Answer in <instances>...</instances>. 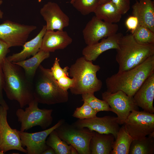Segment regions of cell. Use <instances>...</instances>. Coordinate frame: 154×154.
I'll use <instances>...</instances> for the list:
<instances>
[{"label": "cell", "mask_w": 154, "mask_h": 154, "mask_svg": "<svg viewBox=\"0 0 154 154\" xmlns=\"http://www.w3.org/2000/svg\"><path fill=\"white\" fill-rule=\"evenodd\" d=\"M4 90L8 98L17 101L21 108L34 99L32 83L27 78L20 66L6 58L1 64Z\"/></svg>", "instance_id": "6da1fadb"}, {"label": "cell", "mask_w": 154, "mask_h": 154, "mask_svg": "<svg viewBox=\"0 0 154 154\" xmlns=\"http://www.w3.org/2000/svg\"><path fill=\"white\" fill-rule=\"evenodd\" d=\"M154 72V55L129 70L118 72L107 78V91L114 93L121 90L133 97L146 79Z\"/></svg>", "instance_id": "7a4b0ae2"}, {"label": "cell", "mask_w": 154, "mask_h": 154, "mask_svg": "<svg viewBox=\"0 0 154 154\" xmlns=\"http://www.w3.org/2000/svg\"><path fill=\"white\" fill-rule=\"evenodd\" d=\"M32 84L34 99L38 103L53 105L65 103L68 100V91L59 86L50 69L41 64L36 72Z\"/></svg>", "instance_id": "3957f363"}, {"label": "cell", "mask_w": 154, "mask_h": 154, "mask_svg": "<svg viewBox=\"0 0 154 154\" xmlns=\"http://www.w3.org/2000/svg\"><path fill=\"white\" fill-rule=\"evenodd\" d=\"M119 46L116 56L119 65L118 72L131 69L154 55V44L139 43L131 33L122 37Z\"/></svg>", "instance_id": "277c9868"}, {"label": "cell", "mask_w": 154, "mask_h": 154, "mask_svg": "<svg viewBox=\"0 0 154 154\" xmlns=\"http://www.w3.org/2000/svg\"><path fill=\"white\" fill-rule=\"evenodd\" d=\"M100 69L99 65L94 64L84 56L77 59L69 68V74L74 80L73 86L70 89L71 93L82 95L99 91L102 83L96 74Z\"/></svg>", "instance_id": "5b68a950"}, {"label": "cell", "mask_w": 154, "mask_h": 154, "mask_svg": "<svg viewBox=\"0 0 154 154\" xmlns=\"http://www.w3.org/2000/svg\"><path fill=\"white\" fill-rule=\"evenodd\" d=\"M38 104L34 99L25 110L21 108L17 110L16 114L18 121L21 123L20 131H24L37 126L45 129L52 124V110L40 109L38 106Z\"/></svg>", "instance_id": "8992f818"}, {"label": "cell", "mask_w": 154, "mask_h": 154, "mask_svg": "<svg viewBox=\"0 0 154 154\" xmlns=\"http://www.w3.org/2000/svg\"><path fill=\"white\" fill-rule=\"evenodd\" d=\"M55 130L59 137L74 147L78 154H91L89 145L94 131L78 127L73 124H66L64 122Z\"/></svg>", "instance_id": "52a82bcc"}, {"label": "cell", "mask_w": 154, "mask_h": 154, "mask_svg": "<svg viewBox=\"0 0 154 154\" xmlns=\"http://www.w3.org/2000/svg\"><path fill=\"white\" fill-rule=\"evenodd\" d=\"M133 139H140L154 133V114L133 110L123 124Z\"/></svg>", "instance_id": "ba28073f"}, {"label": "cell", "mask_w": 154, "mask_h": 154, "mask_svg": "<svg viewBox=\"0 0 154 154\" xmlns=\"http://www.w3.org/2000/svg\"><path fill=\"white\" fill-rule=\"evenodd\" d=\"M102 97L110 106L112 112L117 114L119 125L124 124L132 111H139L133 97L128 96L122 91L119 90L114 93L106 91L102 93Z\"/></svg>", "instance_id": "9c48e42d"}, {"label": "cell", "mask_w": 154, "mask_h": 154, "mask_svg": "<svg viewBox=\"0 0 154 154\" xmlns=\"http://www.w3.org/2000/svg\"><path fill=\"white\" fill-rule=\"evenodd\" d=\"M36 26L21 24L6 20L0 24V39L9 47L23 46Z\"/></svg>", "instance_id": "30bf717a"}, {"label": "cell", "mask_w": 154, "mask_h": 154, "mask_svg": "<svg viewBox=\"0 0 154 154\" xmlns=\"http://www.w3.org/2000/svg\"><path fill=\"white\" fill-rule=\"evenodd\" d=\"M7 111L0 106V154L12 150L27 153L22 146L19 131L12 128L7 122Z\"/></svg>", "instance_id": "8fae6325"}, {"label": "cell", "mask_w": 154, "mask_h": 154, "mask_svg": "<svg viewBox=\"0 0 154 154\" xmlns=\"http://www.w3.org/2000/svg\"><path fill=\"white\" fill-rule=\"evenodd\" d=\"M118 29L116 24L106 22L95 16L87 23L83 30L84 38L87 45L92 44L115 34Z\"/></svg>", "instance_id": "7c38bea8"}, {"label": "cell", "mask_w": 154, "mask_h": 154, "mask_svg": "<svg viewBox=\"0 0 154 154\" xmlns=\"http://www.w3.org/2000/svg\"><path fill=\"white\" fill-rule=\"evenodd\" d=\"M64 122L63 119H60L52 127L41 131L29 133L19 131L22 146L26 147L27 154H42L49 147L46 143L47 137L52 131Z\"/></svg>", "instance_id": "4fadbf2b"}, {"label": "cell", "mask_w": 154, "mask_h": 154, "mask_svg": "<svg viewBox=\"0 0 154 154\" xmlns=\"http://www.w3.org/2000/svg\"><path fill=\"white\" fill-rule=\"evenodd\" d=\"M73 124L80 128H86L99 133L112 134L115 139L120 129L117 117L106 116L88 119H78Z\"/></svg>", "instance_id": "5bb4252c"}, {"label": "cell", "mask_w": 154, "mask_h": 154, "mask_svg": "<svg viewBox=\"0 0 154 154\" xmlns=\"http://www.w3.org/2000/svg\"><path fill=\"white\" fill-rule=\"evenodd\" d=\"M40 13L46 22L47 31H63L69 25V17L56 3L47 2L40 9Z\"/></svg>", "instance_id": "9a60e30c"}, {"label": "cell", "mask_w": 154, "mask_h": 154, "mask_svg": "<svg viewBox=\"0 0 154 154\" xmlns=\"http://www.w3.org/2000/svg\"><path fill=\"white\" fill-rule=\"evenodd\" d=\"M123 36L121 33L102 39L100 42L87 45L82 51L83 56L87 60L94 61L103 52L111 49H118L120 40Z\"/></svg>", "instance_id": "2e32d148"}, {"label": "cell", "mask_w": 154, "mask_h": 154, "mask_svg": "<svg viewBox=\"0 0 154 154\" xmlns=\"http://www.w3.org/2000/svg\"><path fill=\"white\" fill-rule=\"evenodd\" d=\"M134 101L144 111L154 112V72L145 81L133 97Z\"/></svg>", "instance_id": "e0dca14e"}, {"label": "cell", "mask_w": 154, "mask_h": 154, "mask_svg": "<svg viewBox=\"0 0 154 154\" xmlns=\"http://www.w3.org/2000/svg\"><path fill=\"white\" fill-rule=\"evenodd\" d=\"M72 41V39L66 31L46 30L40 50L50 53L54 52L56 50L64 49Z\"/></svg>", "instance_id": "ac0fdd59"}, {"label": "cell", "mask_w": 154, "mask_h": 154, "mask_svg": "<svg viewBox=\"0 0 154 154\" xmlns=\"http://www.w3.org/2000/svg\"><path fill=\"white\" fill-rule=\"evenodd\" d=\"M132 15L137 17L139 25L145 26L154 33V2L152 0H139L132 6Z\"/></svg>", "instance_id": "d6986e66"}, {"label": "cell", "mask_w": 154, "mask_h": 154, "mask_svg": "<svg viewBox=\"0 0 154 154\" xmlns=\"http://www.w3.org/2000/svg\"><path fill=\"white\" fill-rule=\"evenodd\" d=\"M46 31V25H45L35 37L25 43L21 52L6 57L7 58L14 63L25 60L31 56L35 55L40 50L43 37Z\"/></svg>", "instance_id": "ffe728a7"}, {"label": "cell", "mask_w": 154, "mask_h": 154, "mask_svg": "<svg viewBox=\"0 0 154 154\" xmlns=\"http://www.w3.org/2000/svg\"><path fill=\"white\" fill-rule=\"evenodd\" d=\"M115 139L112 134L100 133L94 131L89 145L90 153L110 154Z\"/></svg>", "instance_id": "44dd1931"}, {"label": "cell", "mask_w": 154, "mask_h": 154, "mask_svg": "<svg viewBox=\"0 0 154 154\" xmlns=\"http://www.w3.org/2000/svg\"><path fill=\"white\" fill-rule=\"evenodd\" d=\"M50 56V53L40 50L31 58L16 62H13L23 70L28 80L32 83L36 72L41 63Z\"/></svg>", "instance_id": "7402d4cb"}, {"label": "cell", "mask_w": 154, "mask_h": 154, "mask_svg": "<svg viewBox=\"0 0 154 154\" xmlns=\"http://www.w3.org/2000/svg\"><path fill=\"white\" fill-rule=\"evenodd\" d=\"M94 13L97 18L110 23L119 22L122 17L121 14L111 0L99 4Z\"/></svg>", "instance_id": "603a6c76"}, {"label": "cell", "mask_w": 154, "mask_h": 154, "mask_svg": "<svg viewBox=\"0 0 154 154\" xmlns=\"http://www.w3.org/2000/svg\"><path fill=\"white\" fill-rule=\"evenodd\" d=\"M133 140L123 124L120 128L110 154H129Z\"/></svg>", "instance_id": "cb8c5ba5"}, {"label": "cell", "mask_w": 154, "mask_h": 154, "mask_svg": "<svg viewBox=\"0 0 154 154\" xmlns=\"http://www.w3.org/2000/svg\"><path fill=\"white\" fill-rule=\"evenodd\" d=\"M154 153V133L140 139H133L129 149V154H153Z\"/></svg>", "instance_id": "d4e9b609"}, {"label": "cell", "mask_w": 154, "mask_h": 154, "mask_svg": "<svg viewBox=\"0 0 154 154\" xmlns=\"http://www.w3.org/2000/svg\"><path fill=\"white\" fill-rule=\"evenodd\" d=\"M46 140V143L52 148L56 154H70V145H68L58 136L55 130L52 131Z\"/></svg>", "instance_id": "484cf974"}, {"label": "cell", "mask_w": 154, "mask_h": 154, "mask_svg": "<svg viewBox=\"0 0 154 154\" xmlns=\"http://www.w3.org/2000/svg\"><path fill=\"white\" fill-rule=\"evenodd\" d=\"M82 100L87 103L96 112L101 111H110L112 110L107 103L104 100L96 98L94 93H88L82 95Z\"/></svg>", "instance_id": "4316f807"}, {"label": "cell", "mask_w": 154, "mask_h": 154, "mask_svg": "<svg viewBox=\"0 0 154 154\" xmlns=\"http://www.w3.org/2000/svg\"><path fill=\"white\" fill-rule=\"evenodd\" d=\"M132 35L139 43L154 44V33L145 26L139 25Z\"/></svg>", "instance_id": "83f0119b"}, {"label": "cell", "mask_w": 154, "mask_h": 154, "mask_svg": "<svg viewBox=\"0 0 154 154\" xmlns=\"http://www.w3.org/2000/svg\"><path fill=\"white\" fill-rule=\"evenodd\" d=\"M72 4L82 15H85L94 13L99 3L98 0H75Z\"/></svg>", "instance_id": "f1b7e54d"}, {"label": "cell", "mask_w": 154, "mask_h": 154, "mask_svg": "<svg viewBox=\"0 0 154 154\" xmlns=\"http://www.w3.org/2000/svg\"><path fill=\"white\" fill-rule=\"evenodd\" d=\"M82 105L76 108L72 116L79 119H88L96 116L97 113L86 102H84Z\"/></svg>", "instance_id": "f546056e"}, {"label": "cell", "mask_w": 154, "mask_h": 154, "mask_svg": "<svg viewBox=\"0 0 154 154\" xmlns=\"http://www.w3.org/2000/svg\"><path fill=\"white\" fill-rule=\"evenodd\" d=\"M60 60L58 58H55L52 66L50 69L53 76L57 82L64 79L69 77V67L66 66L62 68L60 64Z\"/></svg>", "instance_id": "4dcf8cb0"}, {"label": "cell", "mask_w": 154, "mask_h": 154, "mask_svg": "<svg viewBox=\"0 0 154 154\" xmlns=\"http://www.w3.org/2000/svg\"><path fill=\"white\" fill-rule=\"evenodd\" d=\"M118 10L123 15L125 14L130 8V0H110Z\"/></svg>", "instance_id": "1f68e13d"}, {"label": "cell", "mask_w": 154, "mask_h": 154, "mask_svg": "<svg viewBox=\"0 0 154 154\" xmlns=\"http://www.w3.org/2000/svg\"><path fill=\"white\" fill-rule=\"evenodd\" d=\"M125 24L127 29L133 34L139 26L138 19L134 15L130 16L126 20Z\"/></svg>", "instance_id": "d6a6232c"}, {"label": "cell", "mask_w": 154, "mask_h": 154, "mask_svg": "<svg viewBox=\"0 0 154 154\" xmlns=\"http://www.w3.org/2000/svg\"><path fill=\"white\" fill-rule=\"evenodd\" d=\"M3 77L1 64H0V104L4 108L8 110L9 107L5 101L3 95Z\"/></svg>", "instance_id": "836d02e7"}, {"label": "cell", "mask_w": 154, "mask_h": 154, "mask_svg": "<svg viewBox=\"0 0 154 154\" xmlns=\"http://www.w3.org/2000/svg\"><path fill=\"white\" fill-rule=\"evenodd\" d=\"M9 48L6 43L0 39V64H1L6 58V56L9 52Z\"/></svg>", "instance_id": "e575fe53"}, {"label": "cell", "mask_w": 154, "mask_h": 154, "mask_svg": "<svg viewBox=\"0 0 154 154\" xmlns=\"http://www.w3.org/2000/svg\"><path fill=\"white\" fill-rule=\"evenodd\" d=\"M55 152L53 149L50 147L45 150L42 154H55Z\"/></svg>", "instance_id": "d590c367"}, {"label": "cell", "mask_w": 154, "mask_h": 154, "mask_svg": "<svg viewBox=\"0 0 154 154\" xmlns=\"http://www.w3.org/2000/svg\"><path fill=\"white\" fill-rule=\"evenodd\" d=\"M70 146V154H78L75 148L71 145Z\"/></svg>", "instance_id": "8d00e7d4"}, {"label": "cell", "mask_w": 154, "mask_h": 154, "mask_svg": "<svg viewBox=\"0 0 154 154\" xmlns=\"http://www.w3.org/2000/svg\"><path fill=\"white\" fill-rule=\"evenodd\" d=\"M3 2V1L2 0H0V5L2 4ZM3 12L0 9V19H2L3 18Z\"/></svg>", "instance_id": "74e56055"}, {"label": "cell", "mask_w": 154, "mask_h": 154, "mask_svg": "<svg viewBox=\"0 0 154 154\" xmlns=\"http://www.w3.org/2000/svg\"><path fill=\"white\" fill-rule=\"evenodd\" d=\"M110 0H98L99 4L106 3Z\"/></svg>", "instance_id": "f35d334b"}, {"label": "cell", "mask_w": 154, "mask_h": 154, "mask_svg": "<svg viewBox=\"0 0 154 154\" xmlns=\"http://www.w3.org/2000/svg\"><path fill=\"white\" fill-rule=\"evenodd\" d=\"M75 0H71L70 2V3L72 4L73 3Z\"/></svg>", "instance_id": "ab89813d"}, {"label": "cell", "mask_w": 154, "mask_h": 154, "mask_svg": "<svg viewBox=\"0 0 154 154\" xmlns=\"http://www.w3.org/2000/svg\"><path fill=\"white\" fill-rule=\"evenodd\" d=\"M38 2H40L42 0H37Z\"/></svg>", "instance_id": "60d3db41"}, {"label": "cell", "mask_w": 154, "mask_h": 154, "mask_svg": "<svg viewBox=\"0 0 154 154\" xmlns=\"http://www.w3.org/2000/svg\"></svg>", "instance_id": "b9f144b4"}]
</instances>
